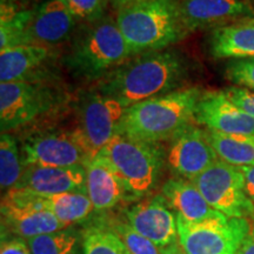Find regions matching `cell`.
I'll use <instances>...</instances> for the list:
<instances>
[{
    "label": "cell",
    "mask_w": 254,
    "mask_h": 254,
    "mask_svg": "<svg viewBox=\"0 0 254 254\" xmlns=\"http://www.w3.org/2000/svg\"><path fill=\"white\" fill-rule=\"evenodd\" d=\"M186 75L184 57L177 51L166 49L129 58L100 79L97 91L118 100L127 109L183 88Z\"/></svg>",
    "instance_id": "obj_1"
},
{
    "label": "cell",
    "mask_w": 254,
    "mask_h": 254,
    "mask_svg": "<svg viewBox=\"0 0 254 254\" xmlns=\"http://www.w3.org/2000/svg\"><path fill=\"white\" fill-rule=\"evenodd\" d=\"M204 92L183 87L127 107L120 132L131 138L163 144L194 122L196 105Z\"/></svg>",
    "instance_id": "obj_2"
},
{
    "label": "cell",
    "mask_w": 254,
    "mask_h": 254,
    "mask_svg": "<svg viewBox=\"0 0 254 254\" xmlns=\"http://www.w3.org/2000/svg\"><path fill=\"white\" fill-rule=\"evenodd\" d=\"M132 57L117 20L103 17L75 34L63 63L75 77L100 80Z\"/></svg>",
    "instance_id": "obj_3"
},
{
    "label": "cell",
    "mask_w": 254,
    "mask_h": 254,
    "mask_svg": "<svg viewBox=\"0 0 254 254\" xmlns=\"http://www.w3.org/2000/svg\"><path fill=\"white\" fill-rule=\"evenodd\" d=\"M117 24L132 56L166 50L187 32L177 0H146L118 9Z\"/></svg>",
    "instance_id": "obj_4"
},
{
    "label": "cell",
    "mask_w": 254,
    "mask_h": 254,
    "mask_svg": "<svg viewBox=\"0 0 254 254\" xmlns=\"http://www.w3.org/2000/svg\"><path fill=\"white\" fill-rule=\"evenodd\" d=\"M109 161L122 180L129 200L151 194L157 187L165 164L166 152L154 144L118 133L99 153Z\"/></svg>",
    "instance_id": "obj_5"
},
{
    "label": "cell",
    "mask_w": 254,
    "mask_h": 254,
    "mask_svg": "<svg viewBox=\"0 0 254 254\" xmlns=\"http://www.w3.org/2000/svg\"><path fill=\"white\" fill-rule=\"evenodd\" d=\"M177 226L178 243L186 254H238L252 228V219L221 213L204 221L189 222L177 215Z\"/></svg>",
    "instance_id": "obj_6"
},
{
    "label": "cell",
    "mask_w": 254,
    "mask_h": 254,
    "mask_svg": "<svg viewBox=\"0 0 254 254\" xmlns=\"http://www.w3.org/2000/svg\"><path fill=\"white\" fill-rule=\"evenodd\" d=\"M62 98L43 81H12L0 84L1 133L33 124L52 113Z\"/></svg>",
    "instance_id": "obj_7"
},
{
    "label": "cell",
    "mask_w": 254,
    "mask_h": 254,
    "mask_svg": "<svg viewBox=\"0 0 254 254\" xmlns=\"http://www.w3.org/2000/svg\"><path fill=\"white\" fill-rule=\"evenodd\" d=\"M192 182L215 211L230 218H254V204L246 192L241 168L218 159Z\"/></svg>",
    "instance_id": "obj_8"
},
{
    "label": "cell",
    "mask_w": 254,
    "mask_h": 254,
    "mask_svg": "<svg viewBox=\"0 0 254 254\" xmlns=\"http://www.w3.org/2000/svg\"><path fill=\"white\" fill-rule=\"evenodd\" d=\"M126 109L113 98L97 90L85 95L78 106V125L74 127L91 160L120 132Z\"/></svg>",
    "instance_id": "obj_9"
},
{
    "label": "cell",
    "mask_w": 254,
    "mask_h": 254,
    "mask_svg": "<svg viewBox=\"0 0 254 254\" xmlns=\"http://www.w3.org/2000/svg\"><path fill=\"white\" fill-rule=\"evenodd\" d=\"M20 147L25 167H86L91 161L75 128L33 133L24 139Z\"/></svg>",
    "instance_id": "obj_10"
},
{
    "label": "cell",
    "mask_w": 254,
    "mask_h": 254,
    "mask_svg": "<svg viewBox=\"0 0 254 254\" xmlns=\"http://www.w3.org/2000/svg\"><path fill=\"white\" fill-rule=\"evenodd\" d=\"M1 224L2 230L26 240L68 227L45 207L40 195L17 189L2 196Z\"/></svg>",
    "instance_id": "obj_11"
},
{
    "label": "cell",
    "mask_w": 254,
    "mask_h": 254,
    "mask_svg": "<svg viewBox=\"0 0 254 254\" xmlns=\"http://www.w3.org/2000/svg\"><path fill=\"white\" fill-rule=\"evenodd\" d=\"M166 164L176 178L194 180L218 160L205 128L190 124L171 139Z\"/></svg>",
    "instance_id": "obj_12"
},
{
    "label": "cell",
    "mask_w": 254,
    "mask_h": 254,
    "mask_svg": "<svg viewBox=\"0 0 254 254\" xmlns=\"http://www.w3.org/2000/svg\"><path fill=\"white\" fill-rule=\"evenodd\" d=\"M178 13L187 33L218 30L254 17V0H179Z\"/></svg>",
    "instance_id": "obj_13"
},
{
    "label": "cell",
    "mask_w": 254,
    "mask_h": 254,
    "mask_svg": "<svg viewBox=\"0 0 254 254\" xmlns=\"http://www.w3.org/2000/svg\"><path fill=\"white\" fill-rule=\"evenodd\" d=\"M124 215L129 226L160 251L178 243L177 215L161 194L135 202L125 209Z\"/></svg>",
    "instance_id": "obj_14"
},
{
    "label": "cell",
    "mask_w": 254,
    "mask_h": 254,
    "mask_svg": "<svg viewBox=\"0 0 254 254\" xmlns=\"http://www.w3.org/2000/svg\"><path fill=\"white\" fill-rule=\"evenodd\" d=\"M194 122L206 129L227 134L254 135V118L224 92H204L196 105Z\"/></svg>",
    "instance_id": "obj_15"
},
{
    "label": "cell",
    "mask_w": 254,
    "mask_h": 254,
    "mask_svg": "<svg viewBox=\"0 0 254 254\" xmlns=\"http://www.w3.org/2000/svg\"><path fill=\"white\" fill-rule=\"evenodd\" d=\"M77 21L64 0H49L33 8L23 45L55 47L68 39Z\"/></svg>",
    "instance_id": "obj_16"
},
{
    "label": "cell",
    "mask_w": 254,
    "mask_h": 254,
    "mask_svg": "<svg viewBox=\"0 0 254 254\" xmlns=\"http://www.w3.org/2000/svg\"><path fill=\"white\" fill-rule=\"evenodd\" d=\"M13 189L24 190L38 195H55L66 192L86 190V167L26 166ZM12 190V189H11Z\"/></svg>",
    "instance_id": "obj_17"
},
{
    "label": "cell",
    "mask_w": 254,
    "mask_h": 254,
    "mask_svg": "<svg viewBox=\"0 0 254 254\" xmlns=\"http://www.w3.org/2000/svg\"><path fill=\"white\" fill-rule=\"evenodd\" d=\"M56 56L55 47L40 45H19L0 53V80L43 81L47 63Z\"/></svg>",
    "instance_id": "obj_18"
},
{
    "label": "cell",
    "mask_w": 254,
    "mask_h": 254,
    "mask_svg": "<svg viewBox=\"0 0 254 254\" xmlns=\"http://www.w3.org/2000/svg\"><path fill=\"white\" fill-rule=\"evenodd\" d=\"M86 192L94 211L104 212L129 200L122 180L114 172L109 161L100 154L92 159L86 166Z\"/></svg>",
    "instance_id": "obj_19"
},
{
    "label": "cell",
    "mask_w": 254,
    "mask_h": 254,
    "mask_svg": "<svg viewBox=\"0 0 254 254\" xmlns=\"http://www.w3.org/2000/svg\"><path fill=\"white\" fill-rule=\"evenodd\" d=\"M160 194L178 217L189 222L207 220L221 214L211 207L194 183L183 178H171L161 187Z\"/></svg>",
    "instance_id": "obj_20"
},
{
    "label": "cell",
    "mask_w": 254,
    "mask_h": 254,
    "mask_svg": "<svg viewBox=\"0 0 254 254\" xmlns=\"http://www.w3.org/2000/svg\"><path fill=\"white\" fill-rule=\"evenodd\" d=\"M208 49L217 59L254 58V17L212 31Z\"/></svg>",
    "instance_id": "obj_21"
},
{
    "label": "cell",
    "mask_w": 254,
    "mask_h": 254,
    "mask_svg": "<svg viewBox=\"0 0 254 254\" xmlns=\"http://www.w3.org/2000/svg\"><path fill=\"white\" fill-rule=\"evenodd\" d=\"M205 131L219 160L239 168L254 165V135Z\"/></svg>",
    "instance_id": "obj_22"
},
{
    "label": "cell",
    "mask_w": 254,
    "mask_h": 254,
    "mask_svg": "<svg viewBox=\"0 0 254 254\" xmlns=\"http://www.w3.org/2000/svg\"><path fill=\"white\" fill-rule=\"evenodd\" d=\"M40 196L45 207L66 226L86 220L94 211V206L86 190Z\"/></svg>",
    "instance_id": "obj_23"
},
{
    "label": "cell",
    "mask_w": 254,
    "mask_h": 254,
    "mask_svg": "<svg viewBox=\"0 0 254 254\" xmlns=\"http://www.w3.org/2000/svg\"><path fill=\"white\" fill-rule=\"evenodd\" d=\"M84 233L68 226L52 233L27 239L32 254H80Z\"/></svg>",
    "instance_id": "obj_24"
},
{
    "label": "cell",
    "mask_w": 254,
    "mask_h": 254,
    "mask_svg": "<svg viewBox=\"0 0 254 254\" xmlns=\"http://www.w3.org/2000/svg\"><path fill=\"white\" fill-rule=\"evenodd\" d=\"M25 170L21 147L9 132L0 136V185L9 190L17 185Z\"/></svg>",
    "instance_id": "obj_25"
},
{
    "label": "cell",
    "mask_w": 254,
    "mask_h": 254,
    "mask_svg": "<svg viewBox=\"0 0 254 254\" xmlns=\"http://www.w3.org/2000/svg\"><path fill=\"white\" fill-rule=\"evenodd\" d=\"M81 254H132L112 231L100 221L84 231Z\"/></svg>",
    "instance_id": "obj_26"
},
{
    "label": "cell",
    "mask_w": 254,
    "mask_h": 254,
    "mask_svg": "<svg viewBox=\"0 0 254 254\" xmlns=\"http://www.w3.org/2000/svg\"><path fill=\"white\" fill-rule=\"evenodd\" d=\"M100 222L112 231L132 254H161L158 246L129 226L125 219L106 217Z\"/></svg>",
    "instance_id": "obj_27"
},
{
    "label": "cell",
    "mask_w": 254,
    "mask_h": 254,
    "mask_svg": "<svg viewBox=\"0 0 254 254\" xmlns=\"http://www.w3.org/2000/svg\"><path fill=\"white\" fill-rule=\"evenodd\" d=\"M225 77L234 86L254 92V58L230 60L225 67Z\"/></svg>",
    "instance_id": "obj_28"
},
{
    "label": "cell",
    "mask_w": 254,
    "mask_h": 254,
    "mask_svg": "<svg viewBox=\"0 0 254 254\" xmlns=\"http://www.w3.org/2000/svg\"><path fill=\"white\" fill-rule=\"evenodd\" d=\"M64 1L77 20L92 23L104 17V11L109 0H64Z\"/></svg>",
    "instance_id": "obj_29"
},
{
    "label": "cell",
    "mask_w": 254,
    "mask_h": 254,
    "mask_svg": "<svg viewBox=\"0 0 254 254\" xmlns=\"http://www.w3.org/2000/svg\"><path fill=\"white\" fill-rule=\"evenodd\" d=\"M226 97L237 106L245 111L254 118V92L239 86H228L222 90Z\"/></svg>",
    "instance_id": "obj_30"
},
{
    "label": "cell",
    "mask_w": 254,
    "mask_h": 254,
    "mask_svg": "<svg viewBox=\"0 0 254 254\" xmlns=\"http://www.w3.org/2000/svg\"><path fill=\"white\" fill-rule=\"evenodd\" d=\"M0 254H32V252L26 240L14 237L1 240Z\"/></svg>",
    "instance_id": "obj_31"
},
{
    "label": "cell",
    "mask_w": 254,
    "mask_h": 254,
    "mask_svg": "<svg viewBox=\"0 0 254 254\" xmlns=\"http://www.w3.org/2000/svg\"><path fill=\"white\" fill-rule=\"evenodd\" d=\"M241 171H243L244 177H245L246 192L254 204V165H252V166L243 167Z\"/></svg>",
    "instance_id": "obj_32"
},
{
    "label": "cell",
    "mask_w": 254,
    "mask_h": 254,
    "mask_svg": "<svg viewBox=\"0 0 254 254\" xmlns=\"http://www.w3.org/2000/svg\"><path fill=\"white\" fill-rule=\"evenodd\" d=\"M238 254H254V218L252 219V228L250 234L243 243Z\"/></svg>",
    "instance_id": "obj_33"
},
{
    "label": "cell",
    "mask_w": 254,
    "mask_h": 254,
    "mask_svg": "<svg viewBox=\"0 0 254 254\" xmlns=\"http://www.w3.org/2000/svg\"><path fill=\"white\" fill-rule=\"evenodd\" d=\"M111 4H112L114 7L117 9H120L125 6L135 4V2H140V1H146V0H110Z\"/></svg>",
    "instance_id": "obj_34"
},
{
    "label": "cell",
    "mask_w": 254,
    "mask_h": 254,
    "mask_svg": "<svg viewBox=\"0 0 254 254\" xmlns=\"http://www.w3.org/2000/svg\"><path fill=\"white\" fill-rule=\"evenodd\" d=\"M161 254H186L185 251L183 250V247L179 245V243L174 244L166 247V249L161 250Z\"/></svg>",
    "instance_id": "obj_35"
},
{
    "label": "cell",
    "mask_w": 254,
    "mask_h": 254,
    "mask_svg": "<svg viewBox=\"0 0 254 254\" xmlns=\"http://www.w3.org/2000/svg\"><path fill=\"white\" fill-rule=\"evenodd\" d=\"M32 0H1V4H7L11 6H14L19 9H25L24 6L31 2Z\"/></svg>",
    "instance_id": "obj_36"
},
{
    "label": "cell",
    "mask_w": 254,
    "mask_h": 254,
    "mask_svg": "<svg viewBox=\"0 0 254 254\" xmlns=\"http://www.w3.org/2000/svg\"><path fill=\"white\" fill-rule=\"evenodd\" d=\"M177 1H179V0H177Z\"/></svg>",
    "instance_id": "obj_37"
}]
</instances>
